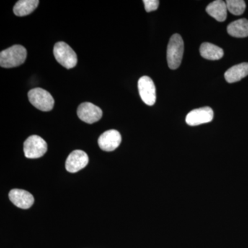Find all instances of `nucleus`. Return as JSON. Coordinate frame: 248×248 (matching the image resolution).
I'll return each mask as SVG.
<instances>
[{
	"label": "nucleus",
	"mask_w": 248,
	"mask_h": 248,
	"mask_svg": "<svg viewBox=\"0 0 248 248\" xmlns=\"http://www.w3.org/2000/svg\"><path fill=\"white\" fill-rule=\"evenodd\" d=\"M27 49L21 45H15L0 53V66L5 68L20 66L27 59Z\"/></svg>",
	"instance_id": "nucleus-1"
},
{
	"label": "nucleus",
	"mask_w": 248,
	"mask_h": 248,
	"mask_svg": "<svg viewBox=\"0 0 248 248\" xmlns=\"http://www.w3.org/2000/svg\"><path fill=\"white\" fill-rule=\"evenodd\" d=\"M184 51V44L182 36L174 34L169 41L167 49V61L169 68L175 70L182 63Z\"/></svg>",
	"instance_id": "nucleus-2"
},
{
	"label": "nucleus",
	"mask_w": 248,
	"mask_h": 248,
	"mask_svg": "<svg viewBox=\"0 0 248 248\" xmlns=\"http://www.w3.org/2000/svg\"><path fill=\"white\" fill-rule=\"evenodd\" d=\"M53 53L57 61L67 69L74 68L78 63L76 52L65 42H60L55 44Z\"/></svg>",
	"instance_id": "nucleus-3"
},
{
	"label": "nucleus",
	"mask_w": 248,
	"mask_h": 248,
	"mask_svg": "<svg viewBox=\"0 0 248 248\" xmlns=\"http://www.w3.org/2000/svg\"><path fill=\"white\" fill-rule=\"evenodd\" d=\"M28 96L31 104L39 110L48 112L53 108L55 101L53 96L45 89L36 88L31 90Z\"/></svg>",
	"instance_id": "nucleus-4"
},
{
	"label": "nucleus",
	"mask_w": 248,
	"mask_h": 248,
	"mask_svg": "<svg viewBox=\"0 0 248 248\" xmlns=\"http://www.w3.org/2000/svg\"><path fill=\"white\" fill-rule=\"evenodd\" d=\"M48 150L46 142L38 135H32L24 141V155L28 159H38Z\"/></svg>",
	"instance_id": "nucleus-5"
},
{
	"label": "nucleus",
	"mask_w": 248,
	"mask_h": 248,
	"mask_svg": "<svg viewBox=\"0 0 248 248\" xmlns=\"http://www.w3.org/2000/svg\"><path fill=\"white\" fill-rule=\"evenodd\" d=\"M138 89L143 102L148 106H153L156 102V88L151 78L141 77L138 81Z\"/></svg>",
	"instance_id": "nucleus-6"
},
{
	"label": "nucleus",
	"mask_w": 248,
	"mask_h": 248,
	"mask_svg": "<svg viewBox=\"0 0 248 248\" xmlns=\"http://www.w3.org/2000/svg\"><path fill=\"white\" fill-rule=\"evenodd\" d=\"M78 115L83 122L92 124L101 120L103 112L100 108L94 105L92 103L84 102L80 104L78 107Z\"/></svg>",
	"instance_id": "nucleus-7"
},
{
	"label": "nucleus",
	"mask_w": 248,
	"mask_h": 248,
	"mask_svg": "<svg viewBox=\"0 0 248 248\" xmlns=\"http://www.w3.org/2000/svg\"><path fill=\"white\" fill-rule=\"evenodd\" d=\"M214 118V112L210 107H203L191 111L186 116V122L191 126L211 122Z\"/></svg>",
	"instance_id": "nucleus-8"
},
{
	"label": "nucleus",
	"mask_w": 248,
	"mask_h": 248,
	"mask_svg": "<svg viewBox=\"0 0 248 248\" xmlns=\"http://www.w3.org/2000/svg\"><path fill=\"white\" fill-rule=\"evenodd\" d=\"M89 156L85 152L76 150L72 152L66 161V170L71 173L78 172L89 164Z\"/></svg>",
	"instance_id": "nucleus-9"
},
{
	"label": "nucleus",
	"mask_w": 248,
	"mask_h": 248,
	"mask_svg": "<svg viewBox=\"0 0 248 248\" xmlns=\"http://www.w3.org/2000/svg\"><path fill=\"white\" fill-rule=\"evenodd\" d=\"M122 136L116 130H109L104 132L98 139V144L101 149L106 152L115 151L120 146Z\"/></svg>",
	"instance_id": "nucleus-10"
},
{
	"label": "nucleus",
	"mask_w": 248,
	"mask_h": 248,
	"mask_svg": "<svg viewBox=\"0 0 248 248\" xmlns=\"http://www.w3.org/2000/svg\"><path fill=\"white\" fill-rule=\"evenodd\" d=\"M9 197L11 202L21 209L30 208L35 202L30 192L21 189H13L10 191Z\"/></svg>",
	"instance_id": "nucleus-11"
},
{
	"label": "nucleus",
	"mask_w": 248,
	"mask_h": 248,
	"mask_svg": "<svg viewBox=\"0 0 248 248\" xmlns=\"http://www.w3.org/2000/svg\"><path fill=\"white\" fill-rule=\"evenodd\" d=\"M248 76V63H241L231 67L225 73V78L228 83L239 81Z\"/></svg>",
	"instance_id": "nucleus-12"
},
{
	"label": "nucleus",
	"mask_w": 248,
	"mask_h": 248,
	"mask_svg": "<svg viewBox=\"0 0 248 248\" xmlns=\"http://www.w3.org/2000/svg\"><path fill=\"white\" fill-rule=\"evenodd\" d=\"M227 11L226 3L221 0L213 1L206 8V12L218 22H224L226 20Z\"/></svg>",
	"instance_id": "nucleus-13"
},
{
	"label": "nucleus",
	"mask_w": 248,
	"mask_h": 248,
	"mask_svg": "<svg viewBox=\"0 0 248 248\" xmlns=\"http://www.w3.org/2000/svg\"><path fill=\"white\" fill-rule=\"evenodd\" d=\"M228 34L234 37H248V19H240L231 23L227 28Z\"/></svg>",
	"instance_id": "nucleus-14"
},
{
	"label": "nucleus",
	"mask_w": 248,
	"mask_h": 248,
	"mask_svg": "<svg viewBox=\"0 0 248 248\" xmlns=\"http://www.w3.org/2000/svg\"><path fill=\"white\" fill-rule=\"evenodd\" d=\"M200 54L203 58L209 60H218L223 58V49L213 44L205 42L200 47Z\"/></svg>",
	"instance_id": "nucleus-15"
},
{
	"label": "nucleus",
	"mask_w": 248,
	"mask_h": 248,
	"mask_svg": "<svg viewBox=\"0 0 248 248\" xmlns=\"http://www.w3.org/2000/svg\"><path fill=\"white\" fill-rule=\"evenodd\" d=\"M39 3L38 0H19L15 5L14 14L19 17L28 16L37 9Z\"/></svg>",
	"instance_id": "nucleus-16"
},
{
	"label": "nucleus",
	"mask_w": 248,
	"mask_h": 248,
	"mask_svg": "<svg viewBox=\"0 0 248 248\" xmlns=\"http://www.w3.org/2000/svg\"><path fill=\"white\" fill-rule=\"evenodd\" d=\"M226 3L228 11L234 16H241L246 10V4L244 0H228Z\"/></svg>",
	"instance_id": "nucleus-17"
},
{
	"label": "nucleus",
	"mask_w": 248,
	"mask_h": 248,
	"mask_svg": "<svg viewBox=\"0 0 248 248\" xmlns=\"http://www.w3.org/2000/svg\"><path fill=\"white\" fill-rule=\"evenodd\" d=\"M143 2L146 12L156 11L159 7V1L158 0H143Z\"/></svg>",
	"instance_id": "nucleus-18"
}]
</instances>
